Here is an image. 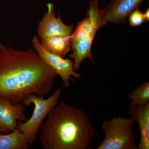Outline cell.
I'll list each match as a JSON object with an SVG mask.
<instances>
[{
    "label": "cell",
    "mask_w": 149,
    "mask_h": 149,
    "mask_svg": "<svg viewBox=\"0 0 149 149\" xmlns=\"http://www.w3.org/2000/svg\"><path fill=\"white\" fill-rule=\"evenodd\" d=\"M57 75L32 48L0 50V96L14 104L22 102L30 94H49Z\"/></svg>",
    "instance_id": "cell-1"
},
{
    "label": "cell",
    "mask_w": 149,
    "mask_h": 149,
    "mask_svg": "<svg viewBox=\"0 0 149 149\" xmlns=\"http://www.w3.org/2000/svg\"><path fill=\"white\" fill-rule=\"evenodd\" d=\"M40 141L44 149H87L95 129L89 115L62 101L42 123Z\"/></svg>",
    "instance_id": "cell-2"
},
{
    "label": "cell",
    "mask_w": 149,
    "mask_h": 149,
    "mask_svg": "<svg viewBox=\"0 0 149 149\" xmlns=\"http://www.w3.org/2000/svg\"><path fill=\"white\" fill-rule=\"evenodd\" d=\"M99 0H91L87 16L79 22L71 35V49L69 55L73 61V68L76 72L82 62L89 58L95 63L92 54V46L97 32L107 23L103 19V10L99 8Z\"/></svg>",
    "instance_id": "cell-3"
},
{
    "label": "cell",
    "mask_w": 149,
    "mask_h": 149,
    "mask_svg": "<svg viewBox=\"0 0 149 149\" xmlns=\"http://www.w3.org/2000/svg\"><path fill=\"white\" fill-rule=\"evenodd\" d=\"M63 89V86L59 87L47 99H44L43 97L35 94H30L22 101L25 106L31 104L34 106L32 116L29 119L25 122H17V128L25 134L30 146L37 139V134L44 119L58 104Z\"/></svg>",
    "instance_id": "cell-4"
},
{
    "label": "cell",
    "mask_w": 149,
    "mask_h": 149,
    "mask_svg": "<svg viewBox=\"0 0 149 149\" xmlns=\"http://www.w3.org/2000/svg\"><path fill=\"white\" fill-rule=\"evenodd\" d=\"M134 121L118 116L104 121L102 125L104 138L97 149H138L133 132Z\"/></svg>",
    "instance_id": "cell-5"
},
{
    "label": "cell",
    "mask_w": 149,
    "mask_h": 149,
    "mask_svg": "<svg viewBox=\"0 0 149 149\" xmlns=\"http://www.w3.org/2000/svg\"><path fill=\"white\" fill-rule=\"evenodd\" d=\"M32 45L37 54L46 64L56 74L60 76L65 88H67L69 87L70 80H72V77L75 78H80L81 77V74L74 71L72 59L64 58L48 52L43 47L40 38L36 35H35L32 39Z\"/></svg>",
    "instance_id": "cell-6"
},
{
    "label": "cell",
    "mask_w": 149,
    "mask_h": 149,
    "mask_svg": "<svg viewBox=\"0 0 149 149\" xmlns=\"http://www.w3.org/2000/svg\"><path fill=\"white\" fill-rule=\"evenodd\" d=\"M23 103L14 104L9 99L0 96V134L8 133L17 128V122L27 120Z\"/></svg>",
    "instance_id": "cell-7"
},
{
    "label": "cell",
    "mask_w": 149,
    "mask_h": 149,
    "mask_svg": "<svg viewBox=\"0 0 149 149\" xmlns=\"http://www.w3.org/2000/svg\"><path fill=\"white\" fill-rule=\"evenodd\" d=\"M47 11L37 26V32L40 39L58 35L69 36L72 34L73 25H65L62 21L60 16L56 17L54 5H47Z\"/></svg>",
    "instance_id": "cell-8"
},
{
    "label": "cell",
    "mask_w": 149,
    "mask_h": 149,
    "mask_svg": "<svg viewBox=\"0 0 149 149\" xmlns=\"http://www.w3.org/2000/svg\"><path fill=\"white\" fill-rule=\"evenodd\" d=\"M145 0H111L103 9V19L107 22L116 24H125L133 11Z\"/></svg>",
    "instance_id": "cell-9"
},
{
    "label": "cell",
    "mask_w": 149,
    "mask_h": 149,
    "mask_svg": "<svg viewBox=\"0 0 149 149\" xmlns=\"http://www.w3.org/2000/svg\"><path fill=\"white\" fill-rule=\"evenodd\" d=\"M129 113L130 118L139 124L141 139L138 149H149V102L144 105L130 103Z\"/></svg>",
    "instance_id": "cell-10"
},
{
    "label": "cell",
    "mask_w": 149,
    "mask_h": 149,
    "mask_svg": "<svg viewBox=\"0 0 149 149\" xmlns=\"http://www.w3.org/2000/svg\"><path fill=\"white\" fill-rule=\"evenodd\" d=\"M43 47L51 54L64 58L71 49V35H58L40 39Z\"/></svg>",
    "instance_id": "cell-11"
},
{
    "label": "cell",
    "mask_w": 149,
    "mask_h": 149,
    "mask_svg": "<svg viewBox=\"0 0 149 149\" xmlns=\"http://www.w3.org/2000/svg\"><path fill=\"white\" fill-rule=\"evenodd\" d=\"M29 146L26 135L18 128L9 133L0 134V149H28Z\"/></svg>",
    "instance_id": "cell-12"
},
{
    "label": "cell",
    "mask_w": 149,
    "mask_h": 149,
    "mask_svg": "<svg viewBox=\"0 0 149 149\" xmlns=\"http://www.w3.org/2000/svg\"><path fill=\"white\" fill-rule=\"evenodd\" d=\"M128 98L136 105H144L149 102V83L146 82L128 95Z\"/></svg>",
    "instance_id": "cell-13"
},
{
    "label": "cell",
    "mask_w": 149,
    "mask_h": 149,
    "mask_svg": "<svg viewBox=\"0 0 149 149\" xmlns=\"http://www.w3.org/2000/svg\"><path fill=\"white\" fill-rule=\"evenodd\" d=\"M128 20L130 26L133 27L140 26L147 22L144 18L143 13L139 10L138 8H136L130 14Z\"/></svg>",
    "instance_id": "cell-14"
},
{
    "label": "cell",
    "mask_w": 149,
    "mask_h": 149,
    "mask_svg": "<svg viewBox=\"0 0 149 149\" xmlns=\"http://www.w3.org/2000/svg\"><path fill=\"white\" fill-rule=\"evenodd\" d=\"M144 18L146 21H149V9L148 8L145 11V13H143Z\"/></svg>",
    "instance_id": "cell-15"
},
{
    "label": "cell",
    "mask_w": 149,
    "mask_h": 149,
    "mask_svg": "<svg viewBox=\"0 0 149 149\" xmlns=\"http://www.w3.org/2000/svg\"><path fill=\"white\" fill-rule=\"evenodd\" d=\"M5 47H4L3 45L0 42V50L2 49H3Z\"/></svg>",
    "instance_id": "cell-16"
}]
</instances>
